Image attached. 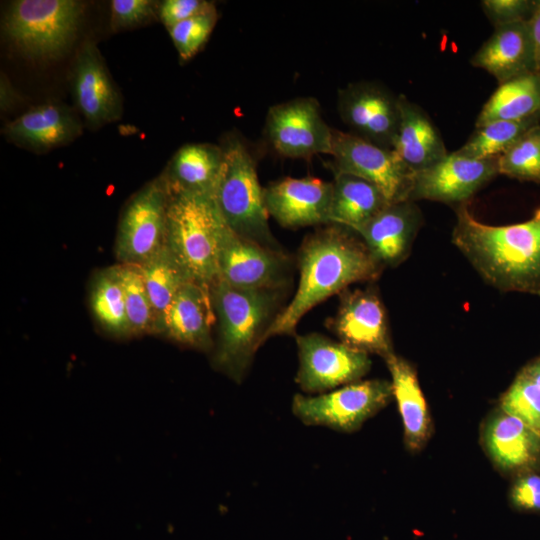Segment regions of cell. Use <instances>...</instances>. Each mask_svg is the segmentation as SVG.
Listing matches in <instances>:
<instances>
[{
    "mask_svg": "<svg viewBox=\"0 0 540 540\" xmlns=\"http://www.w3.org/2000/svg\"><path fill=\"white\" fill-rule=\"evenodd\" d=\"M455 212L452 243L486 283L540 295V207L531 219L502 226L479 221L466 203Z\"/></svg>",
    "mask_w": 540,
    "mask_h": 540,
    "instance_id": "cell-1",
    "label": "cell"
},
{
    "mask_svg": "<svg viewBox=\"0 0 540 540\" xmlns=\"http://www.w3.org/2000/svg\"><path fill=\"white\" fill-rule=\"evenodd\" d=\"M335 225L310 235L299 253V283L289 304L274 317L265 340L290 335L302 317L352 283L373 281L383 266L363 241Z\"/></svg>",
    "mask_w": 540,
    "mask_h": 540,
    "instance_id": "cell-2",
    "label": "cell"
},
{
    "mask_svg": "<svg viewBox=\"0 0 540 540\" xmlns=\"http://www.w3.org/2000/svg\"><path fill=\"white\" fill-rule=\"evenodd\" d=\"M218 322L214 365L236 382L246 374L274 320L277 289H239L222 280L211 286Z\"/></svg>",
    "mask_w": 540,
    "mask_h": 540,
    "instance_id": "cell-3",
    "label": "cell"
},
{
    "mask_svg": "<svg viewBox=\"0 0 540 540\" xmlns=\"http://www.w3.org/2000/svg\"><path fill=\"white\" fill-rule=\"evenodd\" d=\"M227 226L213 195L170 191L166 245L190 280L210 287L219 280V249Z\"/></svg>",
    "mask_w": 540,
    "mask_h": 540,
    "instance_id": "cell-4",
    "label": "cell"
},
{
    "mask_svg": "<svg viewBox=\"0 0 540 540\" xmlns=\"http://www.w3.org/2000/svg\"><path fill=\"white\" fill-rule=\"evenodd\" d=\"M221 147L223 160L213 197L222 217L238 235L276 249L251 153L238 138L227 139Z\"/></svg>",
    "mask_w": 540,
    "mask_h": 540,
    "instance_id": "cell-5",
    "label": "cell"
},
{
    "mask_svg": "<svg viewBox=\"0 0 540 540\" xmlns=\"http://www.w3.org/2000/svg\"><path fill=\"white\" fill-rule=\"evenodd\" d=\"M83 9L84 3L76 0L13 1L5 15L3 30L26 57L53 61L70 49Z\"/></svg>",
    "mask_w": 540,
    "mask_h": 540,
    "instance_id": "cell-6",
    "label": "cell"
},
{
    "mask_svg": "<svg viewBox=\"0 0 540 540\" xmlns=\"http://www.w3.org/2000/svg\"><path fill=\"white\" fill-rule=\"evenodd\" d=\"M391 397V382L380 379L357 381L317 396L296 394L292 411L306 425L352 432L383 408Z\"/></svg>",
    "mask_w": 540,
    "mask_h": 540,
    "instance_id": "cell-7",
    "label": "cell"
},
{
    "mask_svg": "<svg viewBox=\"0 0 540 540\" xmlns=\"http://www.w3.org/2000/svg\"><path fill=\"white\" fill-rule=\"evenodd\" d=\"M169 199L163 175L131 197L116 236L115 253L120 263L141 265L166 246Z\"/></svg>",
    "mask_w": 540,
    "mask_h": 540,
    "instance_id": "cell-8",
    "label": "cell"
},
{
    "mask_svg": "<svg viewBox=\"0 0 540 540\" xmlns=\"http://www.w3.org/2000/svg\"><path fill=\"white\" fill-rule=\"evenodd\" d=\"M331 156L334 174H350L372 183L389 203L410 200L414 173L393 149L333 129Z\"/></svg>",
    "mask_w": 540,
    "mask_h": 540,
    "instance_id": "cell-9",
    "label": "cell"
},
{
    "mask_svg": "<svg viewBox=\"0 0 540 540\" xmlns=\"http://www.w3.org/2000/svg\"><path fill=\"white\" fill-rule=\"evenodd\" d=\"M296 382L307 393H325L359 381L371 367L367 353L318 333L297 335Z\"/></svg>",
    "mask_w": 540,
    "mask_h": 540,
    "instance_id": "cell-10",
    "label": "cell"
},
{
    "mask_svg": "<svg viewBox=\"0 0 540 540\" xmlns=\"http://www.w3.org/2000/svg\"><path fill=\"white\" fill-rule=\"evenodd\" d=\"M266 133L273 148L284 157L332 154L333 129L323 120L314 98H297L271 107Z\"/></svg>",
    "mask_w": 540,
    "mask_h": 540,
    "instance_id": "cell-11",
    "label": "cell"
},
{
    "mask_svg": "<svg viewBox=\"0 0 540 540\" xmlns=\"http://www.w3.org/2000/svg\"><path fill=\"white\" fill-rule=\"evenodd\" d=\"M338 111L351 133L393 148L400 119L399 95L377 83H351L338 93Z\"/></svg>",
    "mask_w": 540,
    "mask_h": 540,
    "instance_id": "cell-12",
    "label": "cell"
},
{
    "mask_svg": "<svg viewBox=\"0 0 540 540\" xmlns=\"http://www.w3.org/2000/svg\"><path fill=\"white\" fill-rule=\"evenodd\" d=\"M499 156L475 159L448 153L431 167L414 174L411 201L465 203L499 174Z\"/></svg>",
    "mask_w": 540,
    "mask_h": 540,
    "instance_id": "cell-13",
    "label": "cell"
},
{
    "mask_svg": "<svg viewBox=\"0 0 540 540\" xmlns=\"http://www.w3.org/2000/svg\"><path fill=\"white\" fill-rule=\"evenodd\" d=\"M219 279L239 289H278L285 277L286 258L277 249L235 233L223 232L219 249Z\"/></svg>",
    "mask_w": 540,
    "mask_h": 540,
    "instance_id": "cell-14",
    "label": "cell"
},
{
    "mask_svg": "<svg viewBox=\"0 0 540 540\" xmlns=\"http://www.w3.org/2000/svg\"><path fill=\"white\" fill-rule=\"evenodd\" d=\"M332 327L340 341L355 350L384 359L393 353L384 305L371 289L345 292Z\"/></svg>",
    "mask_w": 540,
    "mask_h": 540,
    "instance_id": "cell-15",
    "label": "cell"
},
{
    "mask_svg": "<svg viewBox=\"0 0 540 540\" xmlns=\"http://www.w3.org/2000/svg\"><path fill=\"white\" fill-rule=\"evenodd\" d=\"M332 189V182L316 177L284 178L264 188L265 207L283 227L329 223Z\"/></svg>",
    "mask_w": 540,
    "mask_h": 540,
    "instance_id": "cell-16",
    "label": "cell"
},
{
    "mask_svg": "<svg viewBox=\"0 0 540 540\" xmlns=\"http://www.w3.org/2000/svg\"><path fill=\"white\" fill-rule=\"evenodd\" d=\"M73 94L78 109L92 127L116 121L122 102L96 45L88 41L80 48L73 67Z\"/></svg>",
    "mask_w": 540,
    "mask_h": 540,
    "instance_id": "cell-17",
    "label": "cell"
},
{
    "mask_svg": "<svg viewBox=\"0 0 540 540\" xmlns=\"http://www.w3.org/2000/svg\"><path fill=\"white\" fill-rule=\"evenodd\" d=\"M422 224L420 208L407 200L388 204L356 233L382 266L395 267L410 254Z\"/></svg>",
    "mask_w": 540,
    "mask_h": 540,
    "instance_id": "cell-18",
    "label": "cell"
},
{
    "mask_svg": "<svg viewBox=\"0 0 540 540\" xmlns=\"http://www.w3.org/2000/svg\"><path fill=\"white\" fill-rule=\"evenodd\" d=\"M470 63L491 74L499 84L535 73V48L529 21L495 27Z\"/></svg>",
    "mask_w": 540,
    "mask_h": 540,
    "instance_id": "cell-19",
    "label": "cell"
},
{
    "mask_svg": "<svg viewBox=\"0 0 540 540\" xmlns=\"http://www.w3.org/2000/svg\"><path fill=\"white\" fill-rule=\"evenodd\" d=\"M216 321L211 287L188 281L164 313L158 333L182 345L207 350Z\"/></svg>",
    "mask_w": 540,
    "mask_h": 540,
    "instance_id": "cell-20",
    "label": "cell"
},
{
    "mask_svg": "<svg viewBox=\"0 0 540 540\" xmlns=\"http://www.w3.org/2000/svg\"><path fill=\"white\" fill-rule=\"evenodd\" d=\"M400 119L393 150L415 174L442 160L449 152L429 115L405 95H399Z\"/></svg>",
    "mask_w": 540,
    "mask_h": 540,
    "instance_id": "cell-21",
    "label": "cell"
},
{
    "mask_svg": "<svg viewBox=\"0 0 540 540\" xmlns=\"http://www.w3.org/2000/svg\"><path fill=\"white\" fill-rule=\"evenodd\" d=\"M81 125L75 115L60 104H43L9 122L4 134L12 142L33 150L58 147L77 138Z\"/></svg>",
    "mask_w": 540,
    "mask_h": 540,
    "instance_id": "cell-22",
    "label": "cell"
},
{
    "mask_svg": "<svg viewBox=\"0 0 540 540\" xmlns=\"http://www.w3.org/2000/svg\"><path fill=\"white\" fill-rule=\"evenodd\" d=\"M222 160L221 146L190 143L176 151L162 175L172 192L214 195Z\"/></svg>",
    "mask_w": 540,
    "mask_h": 540,
    "instance_id": "cell-23",
    "label": "cell"
},
{
    "mask_svg": "<svg viewBox=\"0 0 540 540\" xmlns=\"http://www.w3.org/2000/svg\"><path fill=\"white\" fill-rule=\"evenodd\" d=\"M484 440L490 456L505 470L527 468L540 457V435L506 413L489 421Z\"/></svg>",
    "mask_w": 540,
    "mask_h": 540,
    "instance_id": "cell-24",
    "label": "cell"
},
{
    "mask_svg": "<svg viewBox=\"0 0 540 540\" xmlns=\"http://www.w3.org/2000/svg\"><path fill=\"white\" fill-rule=\"evenodd\" d=\"M391 374V385L402 417L405 441L410 449L423 446L429 436L427 405L411 364L394 352L385 358Z\"/></svg>",
    "mask_w": 540,
    "mask_h": 540,
    "instance_id": "cell-25",
    "label": "cell"
},
{
    "mask_svg": "<svg viewBox=\"0 0 540 540\" xmlns=\"http://www.w3.org/2000/svg\"><path fill=\"white\" fill-rule=\"evenodd\" d=\"M329 223L354 232L390 204L372 183L354 175L335 173Z\"/></svg>",
    "mask_w": 540,
    "mask_h": 540,
    "instance_id": "cell-26",
    "label": "cell"
},
{
    "mask_svg": "<svg viewBox=\"0 0 540 540\" xmlns=\"http://www.w3.org/2000/svg\"><path fill=\"white\" fill-rule=\"evenodd\" d=\"M540 114V76L529 74L499 84L479 112L475 126L523 120Z\"/></svg>",
    "mask_w": 540,
    "mask_h": 540,
    "instance_id": "cell-27",
    "label": "cell"
},
{
    "mask_svg": "<svg viewBox=\"0 0 540 540\" xmlns=\"http://www.w3.org/2000/svg\"><path fill=\"white\" fill-rule=\"evenodd\" d=\"M139 267L158 319L159 332V325L164 313L179 290L192 280L189 279L167 245Z\"/></svg>",
    "mask_w": 540,
    "mask_h": 540,
    "instance_id": "cell-28",
    "label": "cell"
},
{
    "mask_svg": "<svg viewBox=\"0 0 540 540\" xmlns=\"http://www.w3.org/2000/svg\"><path fill=\"white\" fill-rule=\"evenodd\" d=\"M539 124L540 114L523 120L495 121L476 127L456 152L475 159L500 156L527 131Z\"/></svg>",
    "mask_w": 540,
    "mask_h": 540,
    "instance_id": "cell-29",
    "label": "cell"
},
{
    "mask_svg": "<svg viewBox=\"0 0 540 540\" xmlns=\"http://www.w3.org/2000/svg\"><path fill=\"white\" fill-rule=\"evenodd\" d=\"M110 268L122 288L132 335L158 333V319L139 265L119 263Z\"/></svg>",
    "mask_w": 540,
    "mask_h": 540,
    "instance_id": "cell-30",
    "label": "cell"
},
{
    "mask_svg": "<svg viewBox=\"0 0 540 540\" xmlns=\"http://www.w3.org/2000/svg\"><path fill=\"white\" fill-rule=\"evenodd\" d=\"M90 303L95 318L107 332L121 337L132 335L122 288L111 268L95 278Z\"/></svg>",
    "mask_w": 540,
    "mask_h": 540,
    "instance_id": "cell-31",
    "label": "cell"
},
{
    "mask_svg": "<svg viewBox=\"0 0 540 540\" xmlns=\"http://www.w3.org/2000/svg\"><path fill=\"white\" fill-rule=\"evenodd\" d=\"M499 174L540 184V124L499 156Z\"/></svg>",
    "mask_w": 540,
    "mask_h": 540,
    "instance_id": "cell-32",
    "label": "cell"
},
{
    "mask_svg": "<svg viewBox=\"0 0 540 540\" xmlns=\"http://www.w3.org/2000/svg\"><path fill=\"white\" fill-rule=\"evenodd\" d=\"M500 407L540 435V386L523 371L502 396Z\"/></svg>",
    "mask_w": 540,
    "mask_h": 540,
    "instance_id": "cell-33",
    "label": "cell"
},
{
    "mask_svg": "<svg viewBox=\"0 0 540 540\" xmlns=\"http://www.w3.org/2000/svg\"><path fill=\"white\" fill-rule=\"evenodd\" d=\"M217 19V11L214 8L168 28L181 60H189L202 48L213 31Z\"/></svg>",
    "mask_w": 540,
    "mask_h": 540,
    "instance_id": "cell-34",
    "label": "cell"
},
{
    "mask_svg": "<svg viewBox=\"0 0 540 540\" xmlns=\"http://www.w3.org/2000/svg\"><path fill=\"white\" fill-rule=\"evenodd\" d=\"M538 0H483L480 6L495 27L510 23L529 21Z\"/></svg>",
    "mask_w": 540,
    "mask_h": 540,
    "instance_id": "cell-35",
    "label": "cell"
},
{
    "mask_svg": "<svg viewBox=\"0 0 540 540\" xmlns=\"http://www.w3.org/2000/svg\"><path fill=\"white\" fill-rule=\"evenodd\" d=\"M156 2L150 0H113L110 26L114 31L134 28L151 20Z\"/></svg>",
    "mask_w": 540,
    "mask_h": 540,
    "instance_id": "cell-36",
    "label": "cell"
},
{
    "mask_svg": "<svg viewBox=\"0 0 540 540\" xmlns=\"http://www.w3.org/2000/svg\"><path fill=\"white\" fill-rule=\"evenodd\" d=\"M212 2L203 0H165L159 5V16L166 28L214 9Z\"/></svg>",
    "mask_w": 540,
    "mask_h": 540,
    "instance_id": "cell-37",
    "label": "cell"
},
{
    "mask_svg": "<svg viewBox=\"0 0 540 540\" xmlns=\"http://www.w3.org/2000/svg\"><path fill=\"white\" fill-rule=\"evenodd\" d=\"M512 500L518 507L540 510V476L527 475L514 485Z\"/></svg>",
    "mask_w": 540,
    "mask_h": 540,
    "instance_id": "cell-38",
    "label": "cell"
},
{
    "mask_svg": "<svg viewBox=\"0 0 540 540\" xmlns=\"http://www.w3.org/2000/svg\"><path fill=\"white\" fill-rule=\"evenodd\" d=\"M529 23L535 48V74L540 76V0L537 2Z\"/></svg>",
    "mask_w": 540,
    "mask_h": 540,
    "instance_id": "cell-39",
    "label": "cell"
},
{
    "mask_svg": "<svg viewBox=\"0 0 540 540\" xmlns=\"http://www.w3.org/2000/svg\"><path fill=\"white\" fill-rule=\"evenodd\" d=\"M1 109H10L17 101V94L5 75H1L0 82Z\"/></svg>",
    "mask_w": 540,
    "mask_h": 540,
    "instance_id": "cell-40",
    "label": "cell"
},
{
    "mask_svg": "<svg viewBox=\"0 0 540 540\" xmlns=\"http://www.w3.org/2000/svg\"><path fill=\"white\" fill-rule=\"evenodd\" d=\"M522 371L540 386V357L530 362Z\"/></svg>",
    "mask_w": 540,
    "mask_h": 540,
    "instance_id": "cell-41",
    "label": "cell"
}]
</instances>
